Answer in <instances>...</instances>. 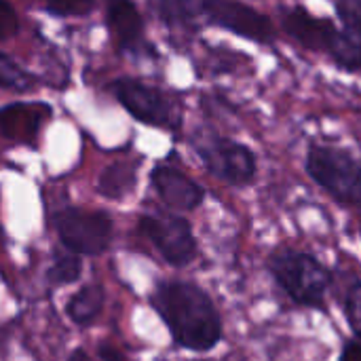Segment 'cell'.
I'll use <instances>...</instances> for the list:
<instances>
[{"instance_id":"6da1fadb","label":"cell","mask_w":361,"mask_h":361,"mask_svg":"<svg viewBox=\"0 0 361 361\" xmlns=\"http://www.w3.org/2000/svg\"><path fill=\"white\" fill-rule=\"evenodd\" d=\"M150 305L165 322L178 347L205 353L222 338V319L212 298L197 286L184 281L161 283Z\"/></svg>"},{"instance_id":"7a4b0ae2","label":"cell","mask_w":361,"mask_h":361,"mask_svg":"<svg viewBox=\"0 0 361 361\" xmlns=\"http://www.w3.org/2000/svg\"><path fill=\"white\" fill-rule=\"evenodd\" d=\"M269 269L277 286L300 307H322L332 283L330 271L311 254L302 252H277Z\"/></svg>"},{"instance_id":"3957f363","label":"cell","mask_w":361,"mask_h":361,"mask_svg":"<svg viewBox=\"0 0 361 361\" xmlns=\"http://www.w3.org/2000/svg\"><path fill=\"white\" fill-rule=\"evenodd\" d=\"M309 176L336 201L361 207V161L336 146H311L307 157Z\"/></svg>"},{"instance_id":"277c9868","label":"cell","mask_w":361,"mask_h":361,"mask_svg":"<svg viewBox=\"0 0 361 361\" xmlns=\"http://www.w3.org/2000/svg\"><path fill=\"white\" fill-rule=\"evenodd\" d=\"M53 222L61 243L74 254L99 256L110 245L112 220L104 212L63 209Z\"/></svg>"},{"instance_id":"5b68a950","label":"cell","mask_w":361,"mask_h":361,"mask_svg":"<svg viewBox=\"0 0 361 361\" xmlns=\"http://www.w3.org/2000/svg\"><path fill=\"white\" fill-rule=\"evenodd\" d=\"M140 231L154 243L161 256L173 267L188 264L197 254V241L192 237V228L180 216H171V214L144 216L140 220Z\"/></svg>"},{"instance_id":"8992f818","label":"cell","mask_w":361,"mask_h":361,"mask_svg":"<svg viewBox=\"0 0 361 361\" xmlns=\"http://www.w3.org/2000/svg\"><path fill=\"white\" fill-rule=\"evenodd\" d=\"M199 154L216 178L233 186L250 184L256 176V159L252 150L237 142L209 137L205 144H199Z\"/></svg>"},{"instance_id":"52a82bcc","label":"cell","mask_w":361,"mask_h":361,"mask_svg":"<svg viewBox=\"0 0 361 361\" xmlns=\"http://www.w3.org/2000/svg\"><path fill=\"white\" fill-rule=\"evenodd\" d=\"M114 93L121 99V104L142 123L159 125V127H176L180 121L178 106L169 97L137 80L114 82Z\"/></svg>"},{"instance_id":"ba28073f","label":"cell","mask_w":361,"mask_h":361,"mask_svg":"<svg viewBox=\"0 0 361 361\" xmlns=\"http://www.w3.org/2000/svg\"><path fill=\"white\" fill-rule=\"evenodd\" d=\"M201 11L209 21L258 42H271L275 38L273 23L258 11L237 0H199Z\"/></svg>"},{"instance_id":"9c48e42d","label":"cell","mask_w":361,"mask_h":361,"mask_svg":"<svg viewBox=\"0 0 361 361\" xmlns=\"http://www.w3.org/2000/svg\"><path fill=\"white\" fill-rule=\"evenodd\" d=\"M281 25L283 30L298 40L302 47L313 49V51H332L336 38H338V30L330 19L324 17H313L309 11L296 6L290 11L281 13Z\"/></svg>"},{"instance_id":"30bf717a","label":"cell","mask_w":361,"mask_h":361,"mask_svg":"<svg viewBox=\"0 0 361 361\" xmlns=\"http://www.w3.org/2000/svg\"><path fill=\"white\" fill-rule=\"evenodd\" d=\"M152 184L169 207L182 212L199 207L205 197L203 188L197 182H192L188 176H184L173 167H159L152 173Z\"/></svg>"},{"instance_id":"8fae6325","label":"cell","mask_w":361,"mask_h":361,"mask_svg":"<svg viewBox=\"0 0 361 361\" xmlns=\"http://www.w3.org/2000/svg\"><path fill=\"white\" fill-rule=\"evenodd\" d=\"M108 23L123 49H133L142 40V17L129 0H110L108 4Z\"/></svg>"},{"instance_id":"7c38bea8","label":"cell","mask_w":361,"mask_h":361,"mask_svg":"<svg viewBox=\"0 0 361 361\" xmlns=\"http://www.w3.org/2000/svg\"><path fill=\"white\" fill-rule=\"evenodd\" d=\"M102 309H104V288L97 283L85 286L66 305V313L76 326H91L99 317Z\"/></svg>"},{"instance_id":"4fadbf2b","label":"cell","mask_w":361,"mask_h":361,"mask_svg":"<svg viewBox=\"0 0 361 361\" xmlns=\"http://www.w3.org/2000/svg\"><path fill=\"white\" fill-rule=\"evenodd\" d=\"M135 180H137L135 165L116 163V165H110L108 169H104V173L99 176L97 190L108 199H123L125 195L131 192V188L135 186Z\"/></svg>"},{"instance_id":"5bb4252c","label":"cell","mask_w":361,"mask_h":361,"mask_svg":"<svg viewBox=\"0 0 361 361\" xmlns=\"http://www.w3.org/2000/svg\"><path fill=\"white\" fill-rule=\"evenodd\" d=\"M38 123H40V114L34 108L15 106L0 112V129L6 137L13 140L32 137L38 129Z\"/></svg>"},{"instance_id":"9a60e30c","label":"cell","mask_w":361,"mask_h":361,"mask_svg":"<svg viewBox=\"0 0 361 361\" xmlns=\"http://www.w3.org/2000/svg\"><path fill=\"white\" fill-rule=\"evenodd\" d=\"M332 57L338 66L345 70H357L361 68V32L353 27L338 30V38L332 47Z\"/></svg>"},{"instance_id":"2e32d148","label":"cell","mask_w":361,"mask_h":361,"mask_svg":"<svg viewBox=\"0 0 361 361\" xmlns=\"http://www.w3.org/2000/svg\"><path fill=\"white\" fill-rule=\"evenodd\" d=\"M82 273V267H80V260L74 252H57L55 258H53V264L51 269L47 271V279L53 288H59V286H68L72 281H76Z\"/></svg>"},{"instance_id":"e0dca14e","label":"cell","mask_w":361,"mask_h":361,"mask_svg":"<svg viewBox=\"0 0 361 361\" xmlns=\"http://www.w3.org/2000/svg\"><path fill=\"white\" fill-rule=\"evenodd\" d=\"M343 309H345V317L349 328L353 330V334L361 338V279L347 275L343 281Z\"/></svg>"},{"instance_id":"ac0fdd59","label":"cell","mask_w":361,"mask_h":361,"mask_svg":"<svg viewBox=\"0 0 361 361\" xmlns=\"http://www.w3.org/2000/svg\"><path fill=\"white\" fill-rule=\"evenodd\" d=\"M159 15L169 25H184L192 21L197 6L201 8L199 0H154Z\"/></svg>"},{"instance_id":"d6986e66","label":"cell","mask_w":361,"mask_h":361,"mask_svg":"<svg viewBox=\"0 0 361 361\" xmlns=\"http://www.w3.org/2000/svg\"><path fill=\"white\" fill-rule=\"evenodd\" d=\"M30 85H32V78L13 59L0 53V87L25 91L30 89Z\"/></svg>"},{"instance_id":"ffe728a7","label":"cell","mask_w":361,"mask_h":361,"mask_svg":"<svg viewBox=\"0 0 361 361\" xmlns=\"http://www.w3.org/2000/svg\"><path fill=\"white\" fill-rule=\"evenodd\" d=\"M47 8L57 15H87L93 0H47Z\"/></svg>"},{"instance_id":"44dd1931","label":"cell","mask_w":361,"mask_h":361,"mask_svg":"<svg viewBox=\"0 0 361 361\" xmlns=\"http://www.w3.org/2000/svg\"><path fill=\"white\" fill-rule=\"evenodd\" d=\"M336 8L345 27H353L361 32V0H338Z\"/></svg>"},{"instance_id":"7402d4cb","label":"cell","mask_w":361,"mask_h":361,"mask_svg":"<svg viewBox=\"0 0 361 361\" xmlns=\"http://www.w3.org/2000/svg\"><path fill=\"white\" fill-rule=\"evenodd\" d=\"M19 30V21H17V13L13 11V6L4 0H0V40H6L11 36H15Z\"/></svg>"},{"instance_id":"603a6c76","label":"cell","mask_w":361,"mask_h":361,"mask_svg":"<svg viewBox=\"0 0 361 361\" xmlns=\"http://www.w3.org/2000/svg\"><path fill=\"white\" fill-rule=\"evenodd\" d=\"M338 361H361L360 343H355V341L347 343V345H345V349H343V353H341V360Z\"/></svg>"},{"instance_id":"cb8c5ba5","label":"cell","mask_w":361,"mask_h":361,"mask_svg":"<svg viewBox=\"0 0 361 361\" xmlns=\"http://www.w3.org/2000/svg\"><path fill=\"white\" fill-rule=\"evenodd\" d=\"M68 361H93V360H91V357H89V355H87L82 349H76V351L70 355V360Z\"/></svg>"}]
</instances>
